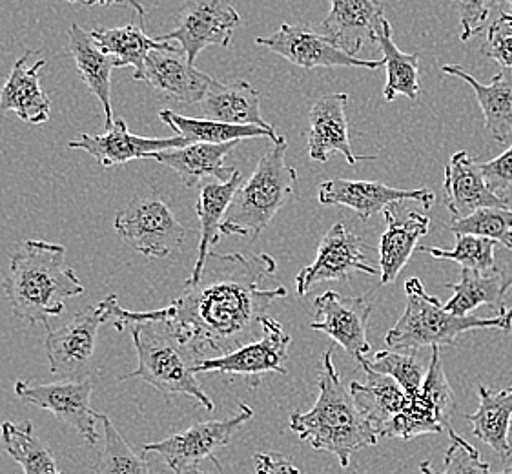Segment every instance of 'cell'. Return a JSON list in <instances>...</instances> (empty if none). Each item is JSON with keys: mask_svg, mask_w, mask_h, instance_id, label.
Instances as JSON below:
<instances>
[{"mask_svg": "<svg viewBox=\"0 0 512 474\" xmlns=\"http://www.w3.org/2000/svg\"><path fill=\"white\" fill-rule=\"evenodd\" d=\"M276 259L268 254H208L205 268L168 307L150 312H130L115 294L106 296L113 329L135 323H164L179 345L194 360L217 358L254 341L257 327L276 299L287 289H263L261 281L276 272Z\"/></svg>", "mask_w": 512, "mask_h": 474, "instance_id": "cell-1", "label": "cell"}, {"mask_svg": "<svg viewBox=\"0 0 512 474\" xmlns=\"http://www.w3.org/2000/svg\"><path fill=\"white\" fill-rule=\"evenodd\" d=\"M2 289L19 320L44 327L50 318L61 316L68 299L86 290L66 265V247L41 239H30L11 254Z\"/></svg>", "mask_w": 512, "mask_h": 474, "instance_id": "cell-2", "label": "cell"}, {"mask_svg": "<svg viewBox=\"0 0 512 474\" xmlns=\"http://www.w3.org/2000/svg\"><path fill=\"white\" fill-rule=\"evenodd\" d=\"M321 365L318 400L308 413L290 414V431L312 449L334 454L347 469L352 454L378 444L379 434L341 382L332 349L323 354Z\"/></svg>", "mask_w": 512, "mask_h": 474, "instance_id": "cell-3", "label": "cell"}, {"mask_svg": "<svg viewBox=\"0 0 512 474\" xmlns=\"http://www.w3.org/2000/svg\"><path fill=\"white\" fill-rule=\"evenodd\" d=\"M407 305L396 325L387 332L385 345L390 351L418 352L423 347H454L469 330H512V309H502L496 318L458 316L431 296L418 278L405 283Z\"/></svg>", "mask_w": 512, "mask_h": 474, "instance_id": "cell-4", "label": "cell"}, {"mask_svg": "<svg viewBox=\"0 0 512 474\" xmlns=\"http://www.w3.org/2000/svg\"><path fill=\"white\" fill-rule=\"evenodd\" d=\"M287 148V139L281 137L259 159L256 170L245 185L239 186L226 212L223 234L257 239L288 199L296 196L297 172L285 161Z\"/></svg>", "mask_w": 512, "mask_h": 474, "instance_id": "cell-5", "label": "cell"}, {"mask_svg": "<svg viewBox=\"0 0 512 474\" xmlns=\"http://www.w3.org/2000/svg\"><path fill=\"white\" fill-rule=\"evenodd\" d=\"M132 340L137 351V369L121 376L119 382L141 378L166 398L183 394L214 411L216 405L197 382V361L183 345H179L164 323H135Z\"/></svg>", "mask_w": 512, "mask_h": 474, "instance_id": "cell-6", "label": "cell"}, {"mask_svg": "<svg viewBox=\"0 0 512 474\" xmlns=\"http://www.w3.org/2000/svg\"><path fill=\"white\" fill-rule=\"evenodd\" d=\"M113 228L124 245L150 259L168 258L185 243V228L159 197H135L121 208Z\"/></svg>", "mask_w": 512, "mask_h": 474, "instance_id": "cell-7", "label": "cell"}, {"mask_svg": "<svg viewBox=\"0 0 512 474\" xmlns=\"http://www.w3.org/2000/svg\"><path fill=\"white\" fill-rule=\"evenodd\" d=\"M110 320L106 299L92 309L75 314L61 329H48L44 338L50 372L62 380L81 382L92 378L99 329Z\"/></svg>", "mask_w": 512, "mask_h": 474, "instance_id": "cell-8", "label": "cell"}, {"mask_svg": "<svg viewBox=\"0 0 512 474\" xmlns=\"http://www.w3.org/2000/svg\"><path fill=\"white\" fill-rule=\"evenodd\" d=\"M13 389L21 402L52 413L57 420L79 434L84 444H99L101 436L97 431V422H101V414L92 409V378L81 382L62 380L55 383L19 380Z\"/></svg>", "mask_w": 512, "mask_h": 474, "instance_id": "cell-9", "label": "cell"}, {"mask_svg": "<svg viewBox=\"0 0 512 474\" xmlns=\"http://www.w3.org/2000/svg\"><path fill=\"white\" fill-rule=\"evenodd\" d=\"M239 24L241 15L230 0H186L174 30L157 39L177 42L190 64H195L199 53L208 46L228 48Z\"/></svg>", "mask_w": 512, "mask_h": 474, "instance_id": "cell-10", "label": "cell"}, {"mask_svg": "<svg viewBox=\"0 0 512 474\" xmlns=\"http://www.w3.org/2000/svg\"><path fill=\"white\" fill-rule=\"evenodd\" d=\"M252 418L254 409L248 403L241 402L239 411L232 418L195 423L183 433L164 438L161 442L144 444L143 453L161 456L172 473H179L210 460L216 451L230 444L237 429Z\"/></svg>", "mask_w": 512, "mask_h": 474, "instance_id": "cell-11", "label": "cell"}, {"mask_svg": "<svg viewBox=\"0 0 512 474\" xmlns=\"http://www.w3.org/2000/svg\"><path fill=\"white\" fill-rule=\"evenodd\" d=\"M292 338L281 327L279 321L265 316L261 320V338L250 341L236 351L217 358L199 361L195 374L221 372L243 376L250 385H259L268 372L287 374L288 345Z\"/></svg>", "mask_w": 512, "mask_h": 474, "instance_id": "cell-12", "label": "cell"}, {"mask_svg": "<svg viewBox=\"0 0 512 474\" xmlns=\"http://www.w3.org/2000/svg\"><path fill=\"white\" fill-rule=\"evenodd\" d=\"M363 248V241L356 232L343 223L334 225L321 239L314 263L297 274V294L307 296L314 285L349 278L354 272L378 276V268L367 263Z\"/></svg>", "mask_w": 512, "mask_h": 474, "instance_id": "cell-13", "label": "cell"}, {"mask_svg": "<svg viewBox=\"0 0 512 474\" xmlns=\"http://www.w3.org/2000/svg\"><path fill=\"white\" fill-rule=\"evenodd\" d=\"M256 44L265 46L268 50H272L283 59L305 70L336 68V66L378 70L381 66H385L383 59L381 61L356 59L349 53L343 52L334 42L328 41L321 31L318 33L305 26L283 24L274 35L257 37Z\"/></svg>", "mask_w": 512, "mask_h": 474, "instance_id": "cell-14", "label": "cell"}, {"mask_svg": "<svg viewBox=\"0 0 512 474\" xmlns=\"http://www.w3.org/2000/svg\"><path fill=\"white\" fill-rule=\"evenodd\" d=\"M316 318L310 329L327 334L352 358L361 361L369 354V318L372 305L367 298H343L334 290H327L314 301Z\"/></svg>", "mask_w": 512, "mask_h": 474, "instance_id": "cell-15", "label": "cell"}, {"mask_svg": "<svg viewBox=\"0 0 512 474\" xmlns=\"http://www.w3.org/2000/svg\"><path fill=\"white\" fill-rule=\"evenodd\" d=\"M134 79L150 84L166 99L183 104L201 103L208 88L216 81L205 72H199L195 64H190L181 46L175 44L150 52L144 61L143 72Z\"/></svg>", "mask_w": 512, "mask_h": 474, "instance_id": "cell-16", "label": "cell"}, {"mask_svg": "<svg viewBox=\"0 0 512 474\" xmlns=\"http://www.w3.org/2000/svg\"><path fill=\"white\" fill-rule=\"evenodd\" d=\"M318 199L325 207H347L354 210L361 221H369L390 205L403 201H418L423 207L431 208L436 196L429 188L400 190L379 181H350L339 177L319 185Z\"/></svg>", "mask_w": 512, "mask_h": 474, "instance_id": "cell-17", "label": "cell"}, {"mask_svg": "<svg viewBox=\"0 0 512 474\" xmlns=\"http://www.w3.org/2000/svg\"><path fill=\"white\" fill-rule=\"evenodd\" d=\"M347 93H330L321 97L310 110L308 155L310 159L327 163L332 154H341L350 166L359 161H376V155H354L349 139Z\"/></svg>", "mask_w": 512, "mask_h": 474, "instance_id": "cell-18", "label": "cell"}, {"mask_svg": "<svg viewBox=\"0 0 512 474\" xmlns=\"http://www.w3.org/2000/svg\"><path fill=\"white\" fill-rule=\"evenodd\" d=\"M383 21V4L379 0H332V10L321 22V33L343 52L356 57L365 44H378Z\"/></svg>", "mask_w": 512, "mask_h": 474, "instance_id": "cell-19", "label": "cell"}, {"mask_svg": "<svg viewBox=\"0 0 512 474\" xmlns=\"http://www.w3.org/2000/svg\"><path fill=\"white\" fill-rule=\"evenodd\" d=\"M190 145L185 137L175 135L168 139L139 137L128 130L123 119H115L112 128L104 135H81L77 141H70L72 150H82L95 157L104 168L124 165L134 159H148V155L170 148Z\"/></svg>", "mask_w": 512, "mask_h": 474, "instance_id": "cell-20", "label": "cell"}, {"mask_svg": "<svg viewBox=\"0 0 512 474\" xmlns=\"http://www.w3.org/2000/svg\"><path fill=\"white\" fill-rule=\"evenodd\" d=\"M443 192L445 205L454 219L469 216L478 208H509V199L492 192L483 177L482 165L476 163L469 152H456L449 159L443 176Z\"/></svg>", "mask_w": 512, "mask_h": 474, "instance_id": "cell-21", "label": "cell"}, {"mask_svg": "<svg viewBox=\"0 0 512 474\" xmlns=\"http://www.w3.org/2000/svg\"><path fill=\"white\" fill-rule=\"evenodd\" d=\"M398 203L383 210L387 228L379 241V267H381V285H389L400 276L401 270L409 263L410 256L418 248V241L429 234L431 219L396 207Z\"/></svg>", "mask_w": 512, "mask_h": 474, "instance_id": "cell-22", "label": "cell"}, {"mask_svg": "<svg viewBox=\"0 0 512 474\" xmlns=\"http://www.w3.org/2000/svg\"><path fill=\"white\" fill-rule=\"evenodd\" d=\"M33 55L35 52L30 50L13 64L8 81L0 88V112H15L24 123L42 124L50 119L52 103L41 88V72L46 68V61L39 59L28 66V59Z\"/></svg>", "mask_w": 512, "mask_h": 474, "instance_id": "cell-23", "label": "cell"}, {"mask_svg": "<svg viewBox=\"0 0 512 474\" xmlns=\"http://www.w3.org/2000/svg\"><path fill=\"white\" fill-rule=\"evenodd\" d=\"M239 141L210 145V143H192L181 148H170L148 155L161 165L172 168L181 177L186 188H192L206 177H214L216 181H228L234 176L237 168L225 166V157L236 148Z\"/></svg>", "mask_w": 512, "mask_h": 474, "instance_id": "cell-24", "label": "cell"}, {"mask_svg": "<svg viewBox=\"0 0 512 474\" xmlns=\"http://www.w3.org/2000/svg\"><path fill=\"white\" fill-rule=\"evenodd\" d=\"M68 39L77 72L88 90L103 104L106 115L104 130L108 132L115 123L112 108V72L115 68L113 57L104 53L93 39L92 33L82 30L79 24H72V28L68 30Z\"/></svg>", "mask_w": 512, "mask_h": 474, "instance_id": "cell-25", "label": "cell"}, {"mask_svg": "<svg viewBox=\"0 0 512 474\" xmlns=\"http://www.w3.org/2000/svg\"><path fill=\"white\" fill-rule=\"evenodd\" d=\"M241 181H243V176L239 170H236L234 176L230 177L228 181H210L201 186L197 207H195L199 223H201V237H199L194 270H192L188 281H195L201 276L206 258L210 254V248L221 241V234H223L221 225L225 223L226 212L236 197Z\"/></svg>", "mask_w": 512, "mask_h": 474, "instance_id": "cell-26", "label": "cell"}, {"mask_svg": "<svg viewBox=\"0 0 512 474\" xmlns=\"http://www.w3.org/2000/svg\"><path fill=\"white\" fill-rule=\"evenodd\" d=\"M443 75L460 77L471 86L485 117L487 132L505 143L512 135V68H502L489 84L478 83L471 73L458 64H447L441 68Z\"/></svg>", "mask_w": 512, "mask_h": 474, "instance_id": "cell-27", "label": "cell"}, {"mask_svg": "<svg viewBox=\"0 0 512 474\" xmlns=\"http://www.w3.org/2000/svg\"><path fill=\"white\" fill-rule=\"evenodd\" d=\"M261 95L246 81L223 84L214 81L208 88L201 110L206 119L228 124H254L267 130H276L261 117Z\"/></svg>", "mask_w": 512, "mask_h": 474, "instance_id": "cell-28", "label": "cell"}, {"mask_svg": "<svg viewBox=\"0 0 512 474\" xmlns=\"http://www.w3.org/2000/svg\"><path fill=\"white\" fill-rule=\"evenodd\" d=\"M478 394L480 407L476 413L467 416L472 425V433L483 444L489 445L498 456L511 458L509 431L512 423V387L503 391H492L489 387L480 385Z\"/></svg>", "mask_w": 512, "mask_h": 474, "instance_id": "cell-29", "label": "cell"}, {"mask_svg": "<svg viewBox=\"0 0 512 474\" xmlns=\"http://www.w3.org/2000/svg\"><path fill=\"white\" fill-rule=\"evenodd\" d=\"M161 121L168 124L175 134L185 137L192 143H210V145H223L232 141H243L252 137H268L274 143L281 141V135L276 130H267L254 124H228L212 121V119H195L185 115L175 114L172 110H163Z\"/></svg>", "mask_w": 512, "mask_h": 474, "instance_id": "cell-30", "label": "cell"}, {"mask_svg": "<svg viewBox=\"0 0 512 474\" xmlns=\"http://www.w3.org/2000/svg\"><path fill=\"white\" fill-rule=\"evenodd\" d=\"M367 372V383H350V394L358 405L359 411L365 414L376 431H381L383 425L400 413L405 402V391L400 383L387 374L363 369Z\"/></svg>", "mask_w": 512, "mask_h": 474, "instance_id": "cell-31", "label": "cell"}, {"mask_svg": "<svg viewBox=\"0 0 512 474\" xmlns=\"http://www.w3.org/2000/svg\"><path fill=\"white\" fill-rule=\"evenodd\" d=\"M104 53L113 57L115 68L132 66L134 77L143 72L144 61L154 50L166 48L170 42L152 39L143 28L128 24L124 28H95L90 31Z\"/></svg>", "mask_w": 512, "mask_h": 474, "instance_id": "cell-32", "label": "cell"}, {"mask_svg": "<svg viewBox=\"0 0 512 474\" xmlns=\"http://www.w3.org/2000/svg\"><path fill=\"white\" fill-rule=\"evenodd\" d=\"M0 434L6 453L21 465L24 474H64L52 449L35 434L33 423L2 422Z\"/></svg>", "mask_w": 512, "mask_h": 474, "instance_id": "cell-33", "label": "cell"}, {"mask_svg": "<svg viewBox=\"0 0 512 474\" xmlns=\"http://www.w3.org/2000/svg\"><path fill=\"white\" fill-rule=\"evenodd\" d=\"M378 44L383 52V61L387 66V84L383 88L385 101H394L398 95L409 97L412 103L420 95V55L403 53L392 41L390 22L385 19L378 30Z\"/></svg>", "mask_w": 512, "mask_h": 474, "instance_id": "cell-34", "label": "cell"}, {"mask_svg": "<svg viewBox=\"0 0 512 474\" xmlns=\"http://www.w3.org/2000/svg\"><path fill=\"white\" fill-rule=\"evenodd\" d=\"M449 289L454 292L452 298L443 305L445 310L458 316H469V312L478 309L480 305H489L492 309H503L502 276L494 268L491 272H476L471 268L461 270L458 283H449Z\"/></svg>", "mask_w": 512, "mask_h": 474, "instance_id": "cell-35", "label": "cell"}, {"mask_svg": "<svg viewBox=\"0 0 512 474\" xmlns=\"http://www.w3.org/2000/svg\"><path fill=\"white\" fill-rule=\"evenodd\" d=\"M445 427L440 411L431 396L423 389L405 392V402L400 413L383 425L379 438L412 440L421 434H440Z\"/></svg>", "mask_w": 512, "mask_h": 474, "instance_id": "cell-36", "label": "cell"}, {"mask_svg": "<svg viewBox=\"0 0 512 474\" xmlns=\"http://www.w3.org/2000/svg\"><path fill=\"white\" fill-rule=\"evenodd\" d=\"M101 423L103 451L93 465L92 474H152L146 458L126 444L123 434L106 414H101Z\"/></svg>", "mask_w": 512, "mask_h": 474, "instance_id": "cell-37", "label": "cell"}, {"mask_svg": "<svg viewBox=\"0 0 512 474\" xmlns=\"http://www.w3.org/2000/svg\"><path fill=\"white\" fill-rule=\"evenodd\" d=\"M454 237L456 245L452 248L418 247L416 250L432 258L460 263L461 267L471 268L476 272H491L496 268V241L467 234H454Z\"/></svg>", "mask_w": 512, "mask_h": 474, "instance_id": "cell-38", "label": "cell"}, {"mask_svg": "<svg viewBox=\"0 0 512 474\" xmlns=\"http://www.w3.org/2000/svg\"><path fill=\"white\" fill-rule=\"evenodd\" d=\"M451 232L487 237L502 247L512 248V210L500 207L478 208L469 216L454 219Z\"/></svg>", "mask_w": 512, "mask_h": 474, "instance_id": "cell-39", "label": "cell"}, {"mask_svg": "<svg viewBox=\"0 0 512 474\" xmlns=\"http://www.w3.org/2000/svg\"><path fill=\"white\" fill-rule=\"evenodd\" d=\"M359 363L363 369H372L394 378L405 392L418 391L427 374L421 361L416 358V352L379 351L372 360L363 358Z\"/></svg>", "mask_w": 512, "mask_h": 474, "instance_id": "cell-40", "label": "cell"}, {"mask_svg": "<svg viewBox=\"0 0 512 474\" xmlns=\"http://www.w3.org/2000/svg\"><path fill=\"white\" fill-rule=\"evenodd\" d=\"M451 447L445 454V469L443 473H434L431 462H421V474H494L487 462H483L480 451L472 447L463 436L449 427Z\"/></svg>", "mask_w": 512, "mask_h": 474, "instance_id": "cell-41", "label": "cell"}, {"mask_svg": "<svg viewBox=\"0 0 512 474\" xmlns=\"http://www.w3.org/2000/svg\"><path fill=\"white\" fill-rule=\"evenodd\" d=\"M482 53L502 68H512V13H502L492 22Z\"/></svg>", "mask_w": 512, "mask_h": 474, "instance_id": "cell-42", "label": "cell"}, {"mask_svg": "<svg viewBox=\"0 0 512 474\" xmlns=\"http://www.w3.org/2000/svg\"><path fill=\"white\" fill-rule=\"evenodd\" d=\"M461 21V41H469L485 28L492 6L498 0H452Z\"/></svg>", "mask_w": 512, "mask_h": 474, "instance_id": "cell-43", "label": "cell"}, {"mask_svg": "<svg viewBox=\"0 0 512 474\" xmlns=\"http://www.w3.org/2000/svg\"><path fill=\"white\" fill-rule=\"evenodd\" d=\"M483 177L494 194L502 196L512 188V146L496 159L480 163Z\"/></svg>", "mask_w": 512, "mask_h": 474, "instance_id": "cell-44", "label": "cell"}, {"mask_svg": "<svg viewBox=\"0 0 512 474\" xmlns=\"http://www.w3.org/2000/svg\"><path fill=\"white\" fill-rule=\"evenodd\" d=\"M254 462L257 474H303L283 454L257 453Z\"/></svg>", "mask_w": 512, "mask_h": 474, "instance_id": "cell-45", "label": "cell"}, {"mask_svg": "<svg viewBox=\"0 0 512 474\" xmlns=\"http://www.w3.org/2000/svg\"><path fill=\"white\" fill-rule=\"evenodd\" d=\"M496 270L502 276L503 290L512 289V248H505L496 252Z\"/></svg>", "mask_w": 512, "mask_h": 474, "instance_id": "cell-46", "label": "cell"}, {"mask_svg": "<svg viewBox=\"0 0 512 474\" xmlns=\"http://www.w3.org/2000/svg\"><path fill=\"white\" fill-rule=\"evenodd\" d=\"M66 2H81V4H86V6H95V4H103V6H110V4L128 6V8H134L137 11L141 22H144V15H146V10H144L141 0H66Z\"/></svg>", "mask_w": 512, "mask_h": 474, "instance_id": "cell-47", "label": "cell"}, {"mask_svg": "<svg viewBox=\"0 0 512 474\" xmlns=\"http://www.w3.org/2000/svg\"><path fill=\"white\" fill-rule=\"evenodd\" d=\"M172 474H223L221 473V469H219V462H217L216 458H212V467H206L205 462L203 464L194 465V467H190V469H185V471H179V473Z\"/></svg>", "mask_w": 512, "mask_h": 474, "instance_id": "cell-48", "label": "cell"}, {"mask_svg": "<svg viewBox=\"0 0 512 474\" xmlns=\"http://www.w3.org/2000/svg\"><path fill=\"white\" fill-rule=\"evenodd\" d=\"M498 2H502L503 6H507L509 8V13H512V0H498Z\"/></svg>", "mask_w": 512, "mask_h": 474, "instance_id": "cell-49", "label": "cell"}, {"mask_svg": "<svg viewBox=\"0 0 512 474\" xmlns=\"http://www.w3.org/2000/svg\"><path fill=\"white\" fill-rule=\"evenodd\" d=\"M496 474H512V465H509V467H505V469H503V471H500V473H496Z\"/></svg>", "mask_w": 512, "mask_h": 474, "instance_id": "cell-50", "label": "cell"}]
</instances>
